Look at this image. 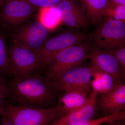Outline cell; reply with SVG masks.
Instances as JSON below:
<instances>
[{
    "mask_svg": "<svg viewBox=\"0 0 125 125\" xmlns=\"http://www.w3.org/2000/svg\"><path fill=\"white\" fill-rule=\"evenodd\" d=\"M7 82L9 103L17 106L36 108L56 106L62 93L40 73L22 78H12Z\"/></svg>",
    "mask_w": 125,
    "mask_h": 125,
    "instance_id": "obj_1",
    "label": "cell"
},
{
    "mask_svg": "<svg viewBox=\"0 0 125 125\" xmlns=\"http://www.w3.org/2000/svg\"><path fill=\"white\" fill-rule=\"evenodd\" d=\"M88 39L58 53L45 67V77L51 82L68 70L83 64L89 59L93 48Z\"/></svg>",
    "mask_w": 125,
    "mask_h": 125,
    "instance_id": "obj_2",
    "label": "cell"
},
{
    "mask_svg": "<svg viewBox=\"0 0 125 125\" xmlns=\"http://www.w3.org/2000/svg\"><path fill=\"white\" fill-rule=\"evenodd\" d=\"M66 114L56 106L32 108L17 106L8 103L1 116L6 117L12 125H49Z\"/></svg>",
    "mask_w": 125,
    "mask_h": 125,
    "instance_id": "obj_3",
    "label": "cell"
},
{
    "mask_svg": "<svg viewBox=\"0 0 125 125\" xmlns=\"http://www.w3.org/2000/svg\"><path fill=\"white\" fill-rule=\"evenodd\" d=\"M9 54L13 78L25 77L45 69L46 67L33 52L11 39Z\"/></svg>",
    "mask_w": 125,
    "mask_h": 125,
    "instance_id": "obj_4",
    "label": "cell"
},
{
    "mask_svg": "<svg viewBox=\"0 0 125 125\" xmlns=\"http://www.w3.org/2000/svg\"><path fill=\"white\" fill-rule=\"evenodd\" d=\"M88 39L93 49L103 51L125 44V22L105 18Z\"/></svg>",
    "mask_w": 125,
    "mask_h": 125,
    "instance_id": "obj_5",
    "label": "cell"
},
{
    "mask_svg": "<svg viewBox=\"0 0 125 125\" xmlns=\"http://www.w3.org/2000/svg\"><path fill=\"white\" fill-rule=\"evenodd\" d=\"M36 9L24 0H6L0 9V26L11 32L24 24Z\"/></svg>",
    "mask_w": 125,
    "mask_h": 125,
    "instance_id": "obj_6",
    "label": "cell"
},
{
    "mask_svg": "<svg viewBox=\"0 0 125 125\" xmlns=\"http://www.w3.org/2000/svg\"><path fill=\"white\" fill-rule=\"evenodd\" d=\"M89 34L72 29L47 39L40 51L39 58L46 67L58 53L88 37Z\"/></svg>",
    "mask_w": 125,
    "mask_h": 125,
    "instance_id": "obj_7",
    "label": "cell"
},
{
    "mask_svg": "<svg viewBox=\"0 0 125 125\" xmlns=\"http://www.w3.org/2000/svg\"><path fill=\"white\" fill-rule=\"evenodd\" d=\"M93 70L91 66L81 64L73 67L52 81V86L61 92L71 90L91 92Z\"/></svg>",
    "mask_w": 125,
    "mask_h": 125,
    "instance_id": "obj_8",
    "label": "cell"
},
{
    "mask_svg": "<svg viewBox=\"0 0 125 125\" xmlns=\"http://www.w3.org/2000/svg\"><path fill=\"white\" fill-rule=\"evenodd\" d=\"M49 31L38 20L24 24L14 30L10 37L30 49L39 58L40 51L48 39Z\"/></svg>",
    "mask_w": 125,
    "mask_h": 125,
    "instance_id": "obj_9",
    "label": "cell"
},
{
    "mask_svg": "<svg viewBox=\"0 0 125 125\" xmlns=\"http://www.w3.org/2000/svg\"><path fill=\"white\" fill-rule=\"evenodd\" d=\"M89 59L90 65L111 75L116 84L122 83L125 78V72L113 55L99 49H93L90 54Z\"/></svg>",
    "mask_w": 125,
    "mask_h": 125,
    "instance_id": "obj_10",
    "label": "cell"
},
{
    "mask_svg": "<svg viewBox=\"0 0 125 125\" xmlns=\"http://www.w3.org/2000/svg\"><path fill=\"white\" fill-rule=\"evenodd\" d=\"M98 94L92 89L88 101L83 107L57 118L49 125H76L94 119L97 111Z\"/></svg>",
    "mask_w": 125,
    "mask_h": 125,
    "instance_id": "obj_11",
    "label": "cell"
},
{
    "mask_svg": "<svg viewBox=\"0 0 125 125\" xmlns=\"http://www.w3.org/2000/svg\"><path fill=\"white\" fill-rule=\"evenodd\" d=\"M56 7L61 21L71 28L79 30L88 25V19L75 0H62Z\"/></svg>",
    "mask_w": 125,
    "mask_h": 125,
    "instance_id": "obj_12",
    "label": "cell"
},
{
    "mask_svg": "<svg viewBox=\"0 0 125 125\" xmlns=\"http://www.w3.org/2000/svg\"><path fill=\"white\" fill-rule=\"evenodd\" d=\"M99 108L105 115L115 114L125 111V85L123 83L115 84L109 92L102 94Z\"/></svg>",
    "mask_w": 125,
    "mask_h": 125,
    "instance_id": "obj_13",
    "label": "cell"
},
{
    "mask_svg": "<svg viewBox=\"0 0 125 125\" xmlns=\"http://www.w3.org/2000/svg\"><path fill=\"white\" fill-rule=\"evenodd\" d=\"M91 92L80 90L63 92L58 98L56 106L66 114L80 109L87 104Z\"/></svg>",
    "mask_w": 125,
    "mask_h": 125,
    "instance_id": "obj_14",
    "label": "cell"
},
{
    "mask_svg": "<svg viewBox=\"0 0 125 125\" xmlns=\"http://www.w3.org/2000/svg\"><path fill=\"white\" fill-rule=\"evenodd\" d=\"M81 7L88 19L93 24L101 22L110 0H79Z\"/></svg>",
    "mask_w": 125,
    "mask_h": 125,
    "instance_id": "obj_15",
    "label": "cell"
},
{
    "mask_svg": "<svg viewBox=\"0 0 125 125\" xmlns=\"http://www.w3.org/2000/svg\"><path fill=\"white\" fill-rule=\"evenodd\" d=\"M0 73L6 78H13V73L9 54L6 37L0 30Z\"/></svg>",
    "mask_w": 125,
    "mask_h": 125,
    "instance_id": "obj_16",
    "label": "cell"
},
{
    "mask_svg": "<svg viewBox=\"0 0 125 125\" xmlns=\"http://www.w3.org/2000/svg\"><path fill=\"white\" fill-rule=\"evenodd\" d=\"M38 19L49 30L55 28L61 21L56 6L39 9Z\"/></svg>",
    "mask_w": 125,
    "mask_h": 125,
    "instance_id": "obj_17",
    "label": "cell"
},
{
    "mask_svg": "<svg viewBox=\"0 0 125 125\" xmlns=\"http://www.w3.org/2000/svg\"><path fill=\"white\" fill-rule=\"evenodd\" d=\"M105 18L125 22V5L113 4L110 1L104 13Z\"/></svg>",
    "mask_w": 125,
    "mask_h": 125,
    "instance_id": "obj_18",
    "label": "cell"
},
{
    "mask_svg": "<svg viewBox=\"0 0 125 125\" xmlns=\"http://www.w3.org/2000/svg\"><path fill=\"white\" fill-rule=\"evenodd\" d=\"M125 118V112L123 111L115 114L106 115L96 118H94L87 122L76 125H102L109 122L117 120H124Z\"/></svg>",
    "mask_w": 125,
    "mask_h": 125,
    "instance_id": "obj_19",
    "label": "cell"
},
{
    "mask_svg": "<svg viewBox=\"0 0 125 125\" xmlns=\"http://www.w3.org/2000/svg\"><path fill=\"white\" fill-rule=\"evenodd\" d=\"M9 90L6 78L0 73V118L2 112L9 103Z\"/></svg>",
    "mask_w": 125,
    "mask_h": 125,
    "instance_id": "obj_20",
    "label": "cell"
},
{
    "mask_svg": "<svg viewBox=\"0 0 125 125\" xmlns=\"http://www.w3.org/2000/svg\"><path fill=\"white\" fill-rule=\"evenodd\" d=\"M91 66L100 77L103 86V93L109 92L116 84L114 79L111 75Z\"/></svg>",
    "mask_w": 125,
    "mask_h": 125,
    "instance_id": "obj_21",
    "label": "cell"
},
{
    "mask_svg": "<svg viewBox=\"0 0 125 125\" xmlns=\"http://www.w3.org/2000/svg\"><path fill=\"white\" fill-rule=\"evenodd\" d=\"M104 52L114 56L117 60L123 71L125 72V43Z\"/></svg>",
    "mask_w": 125,
    "mask_h": 125,
    "instance_id": "obj_22",
    "label": "cell"
},
{
    "mask_svg": "<svg viewBox=\"0 0 125 125\" xmlns=\"http://www.w3.org/2000/svg\"><path fill=\"white\" fill-rule=\"evenodd\" d=\"M34 8L40 9L56 6L62 0H24Z\"/></svg>",
    "mask_w": 125,
    "mask_h": 125,
    "instance_id": "obj_23",
    "label": "cell"
},
{
    "mask_svg": "<svg viewBox=\"0 0 125 125\" xmlns=\"http://www.w3.org/2000/svg\"><path fill=\"white\" fill-rule=\"evenodd\" d=\"M0 125H12L8 120L4 116L0 118Z\"/></svg>",
    "mask_w": 125,
    "mask_h": 125,
    "instance_id": "obj_24",
    "label": "cell"
},
{
    "mask_svg": "<svg viewBox=\"0 0 125 125\" xmlns=\"http://www.w3.org/2000/svg\"><path fill=\"white\" fill-rule=\"evenodd\" d=\"M121 120H117L109 122L104 123L103 125H122L121 123Z\"/></svg>",
    "mask_w": 125,
    "mask_h": 125,
    "instance_id": "obj_25",
    "label": "cell"
},
{
    "mask_svg": "<svg viewBox=\"0 0 125 125\" xmlns=\"http://www.w3.org/2000/svg\"><path fill=\"white\" fill-rule=\"evenodd\" d=\"M110 1L113 4L125 5V0H110Z\"/></svg>",
    "mask_w": 125,
    "mask_h": 125,
    "instance_id": "obj_26",
    "label": "cell"
},
{
    "mask_svg": "<svg viewBox=\"0 0 125 125\" xmlns=\"http://www.w3.org/2000/svg\"><path fill=\"white\" fill-rule=\"evenodd\" d=\"M6 0H0V9L2 7L5 2L6 1Z\"/></svg>",
    "mask_w": 125,
    "mask_h": 125,
    "instance_id": "obj_27",
    "label": "cell"
}]
</instances>
